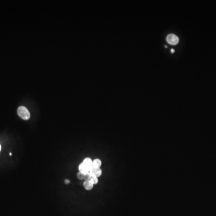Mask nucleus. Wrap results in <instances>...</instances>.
Segmentation results:
<instances>
[{
    "label": "nucleus",
    "instance_id": "1a4fd4ad",
    "mask_svg": "<svg viewBox=\"0 0 216 216\" xmlns=\"http://www.w3.org/2000/svg\"><path fill=\"white\" fill-rule=\"evenodd\" d=\"M77 178L80 179V180H82V179H84V178H85V174H82V172H78L77 174Z\"/></svg>",
    "mask_w": 216,
    "mask_h": 216
},
{
    "label": "nucleus",
    "instance_id": "9d476101",
    "mask_svg": "<svg viewBox=\"0 0 216 216\" xmlns=\"http://www.w3.org/2000/svg\"><path fill=\"white\" fill-rule=\"evenodd\" d=\"M65 184H69V183H70V181L68 180V179H67H67H65Z\"/></svg>",
    "mask_w": 216,
    "mask_h": 216
},
{
    "label": "nucleus",
    "instance_id": "7ed1b4c3",
    "mask_svg": "<svg viewBox=\"0 0 216 216\" xmlns=\"http://www.w3.org/2000/svg\"><path fill=\"white\" fill-rule=\"evenodd\" d=\"M90 173L92 176L98 178L101 176V175L102 174V171L100 168H92L90 170Z\"/></svg>",
    "mask_w": 216,
    "mask_h": 216
},
{
    "label": "nucleus",
    "instance_id": "f03ea898",
    "mask_svg": "<svg viewBox=\"0 0 216 216\" xmlns=\"http://www.w3.org/2000/svg\"><path fill=\"white\" fill-rule=\"evenodd\" d=\"M166 41L170 44L175 45V44L178 43L179 38L178 37V36H176L174 34H170L166 37Z\"/></svg>",
    "mask_w": 216,
    "mask_h": 216
},
{
    "label": "nucleus",
    "instance_id": "20e7f679",
    "mask_svg": "<svg viewBox=\"0 0 216 216\" xmlns=\"http://www.w3.org/2000/svg\"><path fill=\"white\" fill-rule=\"evenodd\" d=\"M82 163H83L84 165L86 166L90 171L91 169L92 165H93V161L91 160V159L90 158H86V159L84 160Z\"/></svg>",
    "mask_w": 216,
    "mask_h": 216
},
{
    "label": "nucleus",
    "instance_id": "39448f33",
    "mask_svg": "<svg viewBox=\"0 0 216 216\" xmlns=\"http://www.w3.org/2000/svg\"><path fill=\"white\" fill-rule=\"evenodd\" d=\"M79 171L80 172H82V174L85 175L88 174V173H90V170H89L86 166H84L82 163L80 164L79 166Z\"/></svg>",
    "mask_w": 216,
    "mask_h": 216
},
{
    "label": "nucleus",
    "instance_id": "6e6552de",
    "mask_svg": "<svg viewBox=\"0 0 216 216\" xmlns=\"http://www.w3.org/2000/svg\"><path fill=\"white\" fill-rule=\"evenodd\" d=\"M89 181H90V182L92 183V184H93L94 185V184H97V183H98V178H97V177H95V176H91L90 180H89Z\"/></svg>",
    "mask_w": 216,
    "mask_h": 216
},
{
    "label": "nucleus",
    "instance_id": "9b49d317",
    "mask_svg": "<svg viewBox=\"0 0 216 216\" xmlns=\"http://www.w3.org/2000/svg\"><path fill=\"white\" fill-rule=\"evenodd\" d=\"M171 52H172V53H174V52H175V51L174 50V49H171Z\"/></svg>",
    "mask_w": 216,
    "mask_h": 216
},
{
    "label": "nucleus",
    "instance_id": "423d86ee",
    "mask_svg": "<svg viewBox=\"0 0 216 216\" xmlns=\"http://www.w3.org/2000/svg\"><path fill=\"white\" fill-rule=\"evenodd\" d=\"M84 186L87 190H91L93 188L94 184H92L90 181H85L84 182Z\"/></svg>",
    "mask_w": 216,
    "mask_h": 216
},
{
    "label": "nucleus",
    "instance_id": "f257e3e1",
    "mask_svg": "<svg viewBox=\"0 0 216 216\" xmlns=\"http://www.w3.org/2000/svg\"><path fill=\"white\" fill-rule=\"evenodd\" d=\"M18 115L21 117V118L24 120H28L30 118V113H29L28 110L25 107L20 106L19 107L17 110Z\"/></svg>",
    "mask_w": 216,
    "mask_h": 216
},
{
    "label": "nucleus",
    "instance_id": "f8f14e48",
    "mask_svg": "<svg viewBox=\"0 0 216 216\" xmlns=\"http://www.w3.org/2000/svg\"><path fill=\"white\" fill-rule=\"evenodd\" d=\"M1 145H0V151H1Z\"/></svg>",
    "mask_w": 216,
    "mask_h": 216
},
{
    "label": "nucleus",
    "instance_id": "0eeeda50",
    "mask_svg": "<svg viewBox=\"0 0 216 216\" xmlns=\"http://www.w3.org/2000/svg\"><path fill=\"white\" fill-rule=\"evenodd\" d=\"M102 165V161L99 159H95L93 161V165L92 168H100V166Z\"/></svg>",
    "mask_w": 216,
    "mask_h": 216
}]
</instances>
